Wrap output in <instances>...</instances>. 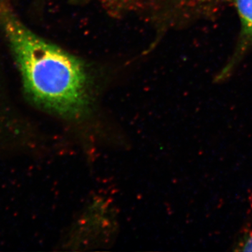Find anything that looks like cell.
Segmentation results:
<instances>
[{
	"label": "cell",
	"instance_id": "obj_2",
	"mask_svg": "<svg viewBox=\"0 0 252 252\" xmlns=\"http://www.w3.org/2000/svg\"><path fill=\"white\" fill-rule=\"evenodd\" d=\"M241 21L242 34L252 39V0H233Z\"/></svg>",
	"mask_w": 252,
	"mask_h": 252
},
{
	"label": "cell",
	"instance_id": "obj_1",
	"mask_svg": "<svg viewBox=\"0 0 252 252\" xmlns=\"http://www.w3.org/2000/svg\"><path fill=\"white\" fill-rule=\"evenodd\" d=\"M0 24L30 98L63 117L78 119L87 114L93 81L85 63L28 29L4 0H0Z\"/></svg>",
	"mask_w": 252,
	"mask_h": 252
},
{
	"label": "cell",
	"instance_id": "obj_3",
	"mask_svg": "<svg viewBox=\"0 0 252 252\" xmlns=\"http://www.w3.org/2000/svg\"><path fill=\"white\" fill-rule=\"evenodd\" d=\"M251 207L252 212V203ZM233 250L235 252H252V215L249 219L248 223L244 224L237 235L233 245Z\"/></svg>",
	"mask_w": 252,
	"mask_h": 252
},
{
	"label": "cell",
	"instance_id": "obj_4",
	"mask_svg": "<svg viewBox=\"0 0 252 252\" xmlns=\"http://www.w3.org/2000/svg\"><path fill=\"white\" fill-rule=\"evenodd\" d=\"M200 1L201 0H166L170 8L180 16L187 12L189 9Z\"/></svg>",
	"mask_w": 252,
	"mask_h": 252
}]
</instances>
